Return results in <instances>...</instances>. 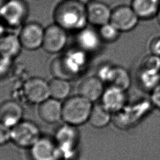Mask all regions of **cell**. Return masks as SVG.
<instances>
[{
  "instance_id": "obj_1",
  "label": "cell",
  "mask_w": 160,
  "mask_h": 160,
  "mask_svg": "<svg viewBox=\"0 0 160 160\" xmlns=\"http://www.w3.org/2000/svg\"><path fill=\"white\" fill-rule=\"evenodd\" d=\"M62 52L51 62L54 77L71 81L81 76L88 68L89 54L76 46Z\"/></svg>"
},
{
  "instance_id": "obj_2",
  "label": "cell",
  "mask_w": 160,
  "mask_h": 160,
  "mask_svg": "<svg viewBox=\"0 0 160 160\" xmlns=\"http://www.w3.org/2000/svg\"><path fill=\"white\" fill-rule=\"evenodd\" d=\"M53 19L68 32L76 33L88 25L86 5L79 0H61L54 8Z\"/></svg>"
},
{
  "instance_id": "obj_3",
  "label": "cell",
  "mask_w": 160,
  "mask_h": 160,
  "mask_svg": "<svg viewBox=\"0 0 160 160\" xmlns=\"http://www.w3.org/2000/svg\"><path fill=\"white\" fill-rule=\"evenodd\" d=\"M92 102L80 94L68 97L62 104V119L74 126L82 124L89 119Z\"/></svg>"
},
{
  "instance_id": "obj_4",
  "label": "cell",
  "mask_w": 160,
  "mask_h": 160,
  "mask_svg": "<svg viewBox=\"0 0 160 160\" xmlns=\"http://www.w3.org/2000/svg\"><path fill=\"white\" fill-rule=\"evenodd\" d=\"M29 12L24 0H6L0 6V19L7 28L20 29L26 22Z\"/></svg>"
},
{
  "instance_id": "obj_5",
  "label": "cell",
  "mask_w": 160,
  "mask_h": 160,
  "mask_svg": "<svg viewBox=\"0 0 160 160\" xmlns=\"http://www.w3.org/2000/svg\"><path fill=\"white\" fill-rule=\"evenodd\" d=\"M40 138L38 126L29 121H21L11 128V140L21 148H30Z\"/></svg>"
},
{
  "instance_id": "obj_6",
  "label": "cell",
  "mask_w": 160,
  "mask_h": 160,
  "mask_svg": "<svg viewBox=\"0 0 160 160\" xmlns=\"http://www.w3.org/2000/svg\"><path fill=\"white\" fill-rule=\"evenodd\" d=\"M68 32L56 23L44 28L42 48L46 52L56 54L62 52L68 43Z\"/></svg>"
},
{
  "instance_id": "obj_7",
  "label": "cell",
  "mask_w": 160,
  "mask_h": 160,
  "mask_svg": "<svg viewBox=\"0 0 160 160\" xmlns=\"http://www.w3.org/2000/svg\"><path fill=\"white\" fill-rule=\"evenodd\" d=\"M54 140L59 149L62 158L70 160L78 147L79 136L74 126L66 124L60 127L56 131Z\"/></svg>"
},
{
  "instance_id": "obj_8",
  "label": "cell",
  "mask_w": 160,
  "mask_h": 160,
  "mask_svg": "<svg viewBox=\"0 0 160 160\" xmlns=\"http://www.w3.org/2000/svg\"><path fill=\"white\" fill-rule=\"evenodd\" d=\"M44 28L35 21L26 22L19 29L18 36L22 48L36 51L42 48Z\"/></svg>"
},
{
  "instance_id": "obj_9",
  "label": "cell",
  "mask_w": 160,
  "mask_h": 160,
  "mask_svg": "<svg viewBox=\"0 0 160 160\" xmlns=\"http://www.w3.org/2000/svg\"><path fill=\"white\" fill-rule=\"evenodd\" d=\"M139 20L131 6L119 5L112 9L110 22L121 32L133 30Z\"/></svg>"
},
{
  "instance_id": "obj_10",
  "label": "cell",
  "mask_w": 160,
  "mask_h": 160,
  "mask_svg": "<svg viewBox=\"0 0 160 160\" xmlns=\"http://www.w3.org/2000/svg\"><path fill=\"white\" fill-rule=\"evenodd\" d=\"M25 98L32 104H41L50 98L49 82L42 78L28 79L23 86Z\"/></svg>"
},
{
  "instance_id": "obj_11",
  "label": "cell",
  "mask_w": 160,
  "mask_h": 160,
  "mask_svg": "<svg viewBox=\"0 0 160 160\" xmlns=\"http://www.w3.org/2000/svg\"><path fill=\"white\" fill-rule=\"evenodd\" d=\"M29 149L32 160H60L62 158L54 139L41 137Z\"/></svg>"
},
{
  "instance_id": "obj_12",
  "label": "cell",
  "mask_w": 160,
  "mask_h": 160,
  "mask_svg": "<svg viewBox=\"0 0 160 160\" xmlns=\"http://www.w3.org/2000/svg\"><path fill=\"white\" fill-rule=\"evenodd\" d=\"M75 34L76 46L85 52L90 54L100 50L103 42L94 26L88 25Z\"/></svg>"
},
{
  "instance_id": "obj_13",
  "label": "cell",
  "mask_w": 160,
  "mask_h": 160,
  "mask_svg": "<svg viewBox=\"0 0 160 160\" xmlns=\"http://www.w3.org/2000/svg\"><path fill=\"white\" fill-rule=\"evenodd\" d=\"M86 5L88 24L99 28L110 22L112 9L108 4L96 0Z\"/></svg>"
},
{
  "instance_id": "obj_14",
  "label": "cell",
  "mask_w": 160,
  "mask_h": 160,
  "mask_svg": "<svg viewBox=\"0 0 160 160\" xmlns=\"http://www.w3.org/2000/svg\"><path fill=\"white\" fill-rule=\"evenodd\" d=\"M23 109L16 101L6 100L0 104V122L12 128L22 120Z\"/></svg>"
},
{
  "instance_id": "obj_15",
  "label": "cell",
  "mask_w": 160,
  "mask_h": 160,
  "mask_svg": "<svg viewBox=\"0 0 160 160\" xmlns=\"http://www.w3.org/2000/svg\"><path fill=\"white\" fill-rule=\"evenodd\" d=\"M104 89V82L96 75L86 77L78 87L79 94L92 102L101 98Z\"/></svg>"
},
{
  "instance_id": "obj_16",
  "label": "cell",
  "mask_w": 160,
  "mask_h": 160,
  "mask_svg": "<svg viewBox=\"0 0 160 160\" xmlns=\"http://www.w3.org/2000/svg\"><path fill=\"white\" fill-rule=\"evenodd\" d=\"M38 112L43 121L54 124L62 119V104L59 100L50 97L39 104Z\"/></svg>"
},
{
  "instance_id": "obj_17",
  "label": "cell",
  "mask_w": 160,
  "mask_h": 160,
  "mask_svg": "<svg viewBox=\"0 0 160 160\" xmlns=\"http://www.w3.org/2000/svg\"><path fill=\"white\" fill-rule=\"evenodd\" d=\"M22 46L18 34L6 32L0 38V56L13 60L20 54Z\"/></svg>"
},
{
  "instance_id": "obj_18",
  "label": "cell",
  "mask_w": 160,
  "mask_h": 160,
  "mask_svg": "<svg viewBox=\"0 0 160 160\" xmlns=\"http://www.w3.org/2000/svg\"><path fill=\"white\" fill-rule=\"evenodd\" d=\"M101 99V104L109 111H118L122 108L125 104V91L109 85L105 88Z\"/></svg>"
},
{
  "instance_id": "obj_19",
  "label": "cell",
  "mask_w": 160,
  "mask_h": 160,
  "mask_svg": "<svg viewBox=\"0 0 160 160\" xmlns=\"http://www.w3.org/2000/svg\"><path fill=\"white\" fill-rule=\"evenodd\" d=\"M130 6L140 19L156 17L160 9V0H131Z\"/></svg>"
},
{
  "instance_id": "obj_20",
  "label": "cell",
  "mask_w": 160,
  "mask_h": 160,
  "mask_svg": "<svg viewBox=\"0 0 160 160\" xmlns=\"http://www.w3.org/2000/svg\"><path fill=\"white\" fill-rule=\"evenodd\" d=\"M50 97L58 100L67 99L71 91L70 81L59 77H54L49 81Z\"/></svg>"
},
{
  "instance_id": "obj_21",
  "label": "cell",
  "mask_w": 160,
  "mask_h": 160,
  "mask_svg": "<svg viewBox=\"0 0 160 160\" xmlns=\"http://www.w3.org/2000/svg\"><path fill=\"white\" fill-rule=\"evenodd\" d=\"M110 119V111L101 104L92 106L88 121L92 126L101 128L109 123Z\"/></svg>"
},
{
  "instance_id": "obj_22",
  "label": "cell",
  "mask_w": 160,
  "mask_h": 160,
  "mask_svg": "<svg viewBox=\"0 0 160 160\" xmlns=\"http://www.w3.org/2000/svg\"><path fill=\"white\" fill-rule=\"evenodd\" d=\"M110 85L126 91L131 84V77L128 71L120 66H114Z\"/></svg>"
},
{
  "instance_id": "obj_23",
  "label": "cell",
  "mask_w": 160,
  "mask_h": 160,
  "mask_svg": "<svg viewBox=\"0 0 160 160\" xmlns=\"http://www.w3.org/2000/svg\"><path fill=\"white\" fill-rule=\"evenodd\" d=\"M138 82L142 88L152 91L160 83V72L139 69L138 73Z\"/></svg>"
},
{
  "instance_id": "obj_24",
  "label": "cell",
  "mask_w": 160,
  "mask_h": 160,
  "mask_svg": "<svg viewBox=\"0 0 160 160\" xmlns=\"http://www.w3.org/2000/svg\"><path fill=\"white\" fill-rule=\"evenodd\" d=\"M98 33L103 43H113L120 37L121 32L111 22H109L98 29Z\"/></svg>"
},
{
  "instance_id": "obj_25",
  "label": "cell",
  "mask_w": 160,
  "mask_h": 160,
  "mask_svg": "<svg viewBox=\"0 0 160 160\" xmlns=\"http://www.w3.org/2000/svg\"><path fill=\"white\" fill-rule=\"evenodd\" d=\"M139 69L160 72V56L150 53L142 59Z\"/></svg>"
},
{
  "instance_id": "obj_26",
  "label": "cell",
  "mask_w": 160,
  "mask_h": 160,
  "mask_svg": "<svg viewBox=\"0 0 160 160\" xmlns=\"http://www.w3.org/2000/svg\"><path fill=\"white\" fill-rule=\"evenodd\" d=\"M114 65L109 63H104L99 66L97 69L96 76L104 83L108 82L109 84Z\"/></svg>"
},
{
  "instance_id": "obj_27",
  "label": "cell",
  "mask_w": 160,
  "mask_h": 160,
  "mask_svg": "<svg viewBox=\"0 0 160 160\" xmlns=\"http://www.w3.org/2000/svg\"><path fill=\"white\" fill-rule=\"evenodd\" d=\"M12 61L13 60L0 56V78H3L9 74Z\"/></svg>"
},
{
  "instance_id": "obj_28",
  "label": "cell",
  "mask_w": 160,
  "mask_h": 160,
  "mask_svg": "<svg viewBox=\"0 0 160 160\" xmlns=\"http://www.w3.org/2000/svg\"><path fill=\"white\" fill-rule=\"evenodd\" d=\"M11 140V128L0 122V146Z\"/></svg>"
},
{
  "instance_id": "obj_29",
  "label": "cell",
  "mask_w": 160,
  "mask_h": 160,
  "mask_svg": "<svg viewBox=\"0 0 160 160\" xmlns=\"http://www.w3.org/2000/svg\"><path fill=\"white\" fill-rule=\"evenodd\" d=\"M149 50L151 54L160 56V36L155 37L150 41Z\"/></svg>"
},
{
  "instance_id": "obj_30",
  "label": "cell",
  "mask_w": 160,
  "mask_h": 160,
  "mask_svg": "<svg viewBox=\"0 0 160 160\" xmlns=\"http://www.w3.org/2000/svg\"><path fill=\"white\" fill-rule=\"evenodd\" d=\"M151 100L160 109V83L151 91Z\"/></svg>"
},
{
  "instance_id": "obj_31",
  "label": "cell",
  "mask_w": 160,
  "mask_h": 160,
  "mask_svg": "<svg viewBox=\"0 0 160 160\" xmlns=\"http://www.w3.org/2000/svg\"><path fill=\"white\" fill-rule=\"evenodd\" d=\"M6 27L0 19V38L6 32Z\"/></svg>"
},
{
  "instance_id": "obj_32",
  "label": "cell",
  "mask_w": 160,
  "mask_h": 160,
  "mask_svg": "<svg viewBox=\"0 0 160 160\" xmlns=\"http://www.w3.org/2000/svg\"><path fill=\"white\" fill-rule=\"evenodd\" d=\"M79 1H81L82 2L84 3L85 4H88V3L94 1H96V0H79Z\"/></svg>"
},
{
  "instance_id": "obj_33",
  "label": "cell",
  "mask_w": 160,
  "mask_h": 160,
  "mask_svg": "<svg viewBox=\"0 0 160 160\" xmlns=\"http://www.w3.org/2000/svg\"><path fill=\"white\" fill-rule=\"evenodd\" d=\"M156 18H157L158 22V23H159V25H160V9H159V12H158V14H157V16H156Z\"/></svg>"
},
{
  "instance_id": "obj_34",
  "label": "cell",
  "mask_w": 160,
  "mask_h": 160,
  "mask_svg": "<svg viewBox=\"0 0 160 160\" xmlns=\"http://www.w3.org/2000/svg\"><path fill=\"white\" fill-rule=\"evenodd\" d=\"M6 1V0H0V6H1V4H2Z\"/></svg>"
}]
</instances>
